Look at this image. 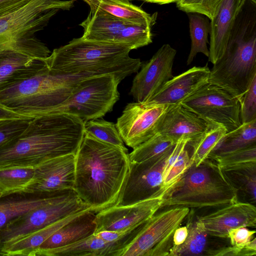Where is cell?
<instances>
[{"label": "cell", "instance_id": "cell-1", "mask_svg": "<svg viewBox=\"0 0 256 256\" xmlns=\"http://www.w3.org/2000/svg\"><path fill=\"white\" fill-rule=\"evenodd\" d=\"M128 152L84 132L76 154L74 190L95 214L115 205L129 172Z\"/></svg>", "mask_w": 256, "mask_h": 256}, {"label": "cell", "instance_id": "cell-2", "mask_svg": "<svg viewBox=\"0 0 256 256\" xmlns=\"http://www.w3.org/2000/svg\"><path fill=\"white\" fill-rule=\"evenodd\" d=\"M84 135V122L66 114L34 118L0 148V168L32 167L53 158L75 154Z\"/></svg>", "mask_w": 256, "mask_h": 256}, {"label": "cell", "instance_id": "cell-3", "mask_svg": "<svg viewBox=\"0 0 256 256\" xmlns=\"http://www.w3.org/2000/svg\"><path fill=\"white\" fill-rule=\"evenodd\" d=\"M131 50L126 44L80 37L54 49L45 62L56 75L84 78L112 74L120 82L142 65L139 58L130 56Z\"/></svg>", "mask_w": 256, "mask_h": 256}, {"label": "cell", "instance_id": "cell-4", "mask_svg": "<svg viewBox=\"0 0 256 256\" xmlns=\"http://www.w3.org/2000/svg\"><path fill=\"white\" fill-rule=\"evenodd\" d=\"M213 64L208 82L240 99L256 76V0H244L225 51Z\"/></svg>", "mask_w": 256, "mask_h": 256}, {"label": "cell", "instance_id": "cell-5", "mask_svg": "<svg viewBox=\"0 0 256 256\" xmlns=\"http://www.w3.org/2000/svg\"><path fill=\"white\" fill-rule=\"evenodd\" d=\"M238 190L208 158L191 166L164 194L163 206L222 207L238 201Z\"/></svg>", "mask_w": 256, "mask_h": 256}, {"label": "cell", "instance_id": "cell-6", "mask_svg": "<svg viewBox=\"0 0 256 256\" xmlns=\"http://www.w3.org/2000/svg\"><path fill=\"white\" fill-rule=\"evenodd\" d=\"M82 78L54 74L46 66L0 90V106L24 118L50 114L68 99Z\"/></svg>", "mask_w": 256, "mask_h": 256}, {"label": "cell", "instance_id": "cell-7", "mask_svg": "<svg viewBox=\"0 0 256 256\" xmlns=\"http://www.w3.org/2000/svg\"><path fill=\"white\" fill-rule=\"evenodd\" d=\"M120 82L112 74L82 78L70 96L50 113L66 114L84 122L103 117L118 100Z\"/></svg>", "mask_w": 256, "mask_h": 256}, {"label": "cell", "instance_id": "cell-8", "mask_svg": "<svg viewBox=\"0 0 256 256\" xmlns=\"http://www.w3.org/2000/svg\"><path fill=\"white\" fill-rule=\"evenodd\" d=\"M47 48L34 36L0 38V91L47 66Z\"/></svg>", "mask_w": 256, "mask_h": 256}, {"label": "cell", "instance_id": "cell-9", "mask_svg": "<svg viewBox=\"0 0 256 256\" xmlns=\"http://www.w3.org/2000/svg\"><path fill=\"white\" fill-rule=\"evenodd\" d=\"M86 210H90V206L79 198L74 190H66L46 204L10 220L0 230V243L12 241Z\"/></svg>", "mask_w": 256, "mask_h": 256}, {"label": "cell", "instance_id": "cell-10", "mask_svg": "<svg viewBox=\"0 0 256 256\" xmlns=\"http://www.w3.org/2000/svg\"><path fill=\"white\" fill-rule=\"evenodd\" d=\"M190 212L188 208L174 206L154 214L145 224L122 256H168L173 234Z\"/></svg>", "mask_w": 256, "mask_h": 256}, {"label": "cell", "instance_id": "cell-11", "mask_svg": "<svg viewBox=\"0 0 256 256\" xmlns=\"http://www.w3.org/2000/svg\"><path fill=\"white\" fill-rule=\"evenodd\" d=\"M180 104L206 121L222 125L227 132L236 129L242 124L238 98L210 82L204 85Z\"/></svg>", "mask_w": 256, "mask_h": 256}, {"label": "cell", "instance_id": "cell-12", "mask_svg": "<svg viewBox=\"0 0 256 256\" xmlns=\"http://www.w3.org/2000/svg\"><path fill=\"white\" fill-rule=\"evenodd\" d=\"M74 0H30L0 18V38L33 36L42 30L60 10H69Z\"/></svg>", "mask_w": 256, "mask_h": 256}, {"label": "cell", "instance_id": "cell-13", "mask_svg": "<svg viewBox=\"0 0 256 256\" xmlns=\"http://www.w3.org/2000/svg\"><path fill=\"white\" fill-rule=\"evenodd\" d=\"M172 150L156 160L140 162H130L126 181L115 205L133 204L164 190L160 189L162 174L166 160Z\"/></svg>", "mask_w": 256, "mask_h": 256}, {"label": "cell", "instance_id": "cell-14", "mask_svg": "<svg viewBox=\"0 0 256 256\" xmlns=\"http://www.w3.org/2000/svg\"><path fill=\"white\" fill-rule=\"evenodd\" d=\"M169 106L128 104L116 124L124 143L134 149L154 135L158 120Z\"/></svg>", "mask_w": 256, "mask_h": 256}, {"label": "cell", "instance_id": "cell-15", "mask_svg": "<svg viewBox=\"0 0 256 256\" xmlns=\"http://www.w3.org/2000/svg\"><path fill=\"white\" fill-rule=\"evenodd\" d=\"M166 190L139 202L126 206L114 205L96 214L95 233L122 232L146 222L162 208Z\"/></svg>", "mask_w": 256, "mask_h": 256}, {"label": "cell", "instance_id": "cell-16", "mask_svg": "<svg viewBox=\"0 0 256 256\" xmlns=\"http://www.w3.org/2000/svg\"><path fill=\"white\" fill-rule=\"evenodd\" d=\"M176 50L163 44L142 68L132 81L130 94L136 102L144 103L156 94L171 78Z\"/></svg>", "mask_w": 256, "mask_h": 256}, {"label": "cell", "instance_id": "cell-17", "mask_svg": "<svg viewBox=\"0 0 256 256\" xmlns=\"http://www.w3.org/2000/svg\"><path fill=\"white\" fill-rule=\"evenodd\" d=\"M75 162L76 154H68L35 164L34 182L26 194L44 196L74 190Z\"/></svg>", "mask_w": 256, "mask_h": 256}, {"label": "cell", "instance_id": "cell-18", "mask_svg": "<svg viewBox=\"0 0 256 256\" xmlns=\"http://www.w3.org/2000/svg\"><path fill=\"white\" fill-rule=\"evenodd\" d=\"M208 235L228 238L230 230L240 226L255 227L256 208L238 200L198 218Z\"/></svg>", "mask_w": 256, "mask_h": 256}, {"label": "cell", "instance_id": "cell-19", "mask_svg": "<svg viewBox=\"0 0 256 256\" xmlns=\"http://www.w3.org/2000/svg\"><path fill=\"white\" fill-rule=\"evenodd\" d=\"M210 74L207 64L204 66H194L173 76L156 94L142 104L146 106L180 104L208 82Z\"/></svg>", "mask_w": 256, "mask_h": 256}, {"label": "cell", "instance_id": "cell-20", "mask_svg": "<svg viewBox=\"0 0 256 256\" xmlns=\"http://www.w3.org/2000/svg\"><path fill=\"white\" fill-rule=\"evenodd\" d=\"M208 124V121L187 110L180 104L170 105L158 120L156 132L176 142L182 138L190 141L202 134Z\"/></svg>", "mask_w": 256, "mask_h": 256}, {"label": "cell", "instance_id": "cell-21", "mask_svg": "<svg viewBox=\"0 0 256 256\" xmlns=\"http://www.w3.org/2000/svg\"><path fill=\"white\" fill-rule=\"evenodd\" d=\"M135 236L130 230L116 241L107 242L94 234L68 246L37 252L34 256H122Z\"/></svg>", "mask_w": 256, "mask_h": 256}, {"label": "cell", "instance_id": "cell-22", "mask_svg": "<svg viewBox=\"0 0 256 256\" xmlns=\"http://www.w3.org/2000/svg\"><path fill=\"white\" fill-rule=\"evenodd\" d=\"M244 0H222L210 22L208 62L215 64L222 56L236 17Z\"/></svg>", "mask_w": 256, "mask_h": 256}, {"label": "cell", "instance_id": "cell-23", "mask_svg": "<svg viewBox=\"0 0 256 256\" xmlns=\"http://www.w3.org/2000/svg\"><path fill=\"white\" fill-rule=\"evenodd\" d=\"M96 214L86 210L56 230L32 254L38 251L59 248L72 244L94 234L96 230Z\"/></svg>", "mask_w": 256, "mask_h": 256}, {"label": "cell", "instance_id": "cell-24", "mask_svg": "<svg viewBox=\"0 0 256 256\" xmlns=\"http://www.w3.org/2000/svg\"><path fill=\"white\" fill-rule=\"evenodd\" d=\"M132 22L115 17L96 8H90L86 18L80 24L84 40L115 42L120 32Z\"/></svg>", "mask_w": 256, "mask_h": 256}, {"label": "cell", "instance_id": "cell-25", "mask_svg": "<svg viewBox=\"0 0 256 256\" xmlns=\"http://www.w3.org/2000/svg\"><path fill=\"white\" fill-rule=\"evenodd\" d=\"M86 210H88L69 216L44 228L24 234L12 241L1 243L0 255L32 256L33 252L54 233Z\"/></svg>", "mask_w": 256, "mask_h": 256}, {"label": "cell", "instance_id": "cell-26", "mask_svg": "<svg viewBox=\"0 0 256 256\" xmlns=\"http://www.w3.org/2000/svg\"><path fill=\"white\" fill-rule=\"evenodd\" d=\"M90 8H96L115 17L142 25L152 27L156 23L158 13L152 15L134 6L130 2L116 0H82Z\"/></svg>", "mask_w": 256, "mask_h": 256}, {"label": "cell", "instance_id": "cell-27", "mask_svg": "<svg viewBox=\"0 0 256 256\" xmlns=\"http://www.w3.org/2000/svg\"><path fill=\"white\" fill-rule=\"evenodd\" d=\"M256 144V119L227 132L208 158L230 153Z\"/></svg>", "mask_w": 256, "mask_h": 256}, {"label": "cell", "instance_id": "cell-28", "mask_svg": "<svg viewBox=\"0 0 256 256\" xmlns=\"http://www.w3.org/2000/svg\"><path fill=\"white\" fill-rule=\"evenodd\" d=\"M226 132L222 125L208 121L205 130L188 143L192 148V164L198 166L208 159Z\"/></svg>", "mask_w": 256, "mask_h": 256}, {"label": "cell", "instance_id": "cell-29", "mask_svg": "<svg viewBox=\"0 0 256 256\" xmlns=\"http://www.w3.org/2000/svg\"><path fill=\"white\" fill-rule=\"evenodd\" d=\"M32 167L0 168V198L16 194H26L34 180Z\"/></svg>", "mask_w": 256, "mask_h": 256}, {"label": "cell", "instance_id": "cell-30", "mask_svg": "<svg viewBox=\"0 0 256 256\" xmlns=\"http://www.w3.org/2000/svg\"><path fill=\"white\" fill-rule=\"evenodd\" d=\"M191 48L187 60V64L193 61L196 55L202 53L208 58L210 52L207 46L208 34L210 32L208 18L198 13H188Z\"/></svg>", "mask_w": 256, "mask_h": 256}, {"label": "cell", "instance_id": "cell-31", "mask_svg": "<svg viewBox=\"0 0 256 256\" xmlns=\"http://www.w3.org/2000/svg\"><path fill=\"white\" fill-rule=\"evenodd\" d=\"M176 142L157 132L128 154L130 161L140 162L158 160L169 152Z\"/></svg>", "mask_w": 256, "mask_h": 256}, {"label": "cell", "instance_id": "cell-32", "mask_svg": "<svg viewBox=\"0 0 256 256\" xmlns=\"http://www.w3.org/2000/svg\"><path fill=\"white\" fill-rule=\"evenodd\" d=\"M186 226L188 234L184 242L178 246L173 244L169 256H201L206 248L208 235L202 223L198 220L190 222Z\"/></svg>", "mask_w": 256, "mask_h": 256}, {"label": "cell", "instance_id": "cell-33", "mask_svg": "<svg viewBox=\"0 0 256 256\" xmlns=\"http://www.w3.org/2000/svg\"><path fill=\"white\" fill-rule=\"evenodd\" d=\"M66 191L34 198L1 201L0 198V230L12 219L46 204Z\"/></svg>", "mask_w": 256, "mask_h": 256}, {"label": "cell", "instance_id": "cell-34", "mask_svg": "<svg viewBox=\"0 0 256 256\" xmlns=\"http://www.w3.org/2000/svg\"><path fill=\"white\" fill-rule=\"evenodd\" d=\"M224 172L256 167V144L222 156H211Z\"/></svg>", "mask_w": 256, "mask_h": 256}, {"label": "cell", "instance_id": "cell-35", "mask_svg": "<svg viewBox=\"0 0 256 256\" xmlns=\"http://www.w3.org/2000/svg\"><path fill=\"white\" fill-rule=\"evenodd\" d=\"M84 132L92 138L128 152L116 124L102 118H96L84 122Z\"/></svg>", "mask_w": 256, "mask_h": 256}, {"label": "cell", "instance_id": "cell-36", "mask_svg": "<svg viewBox=\"0 0 256 256\" xmlns=\"http://www.w3.org/2000/svg\"><path fill=\"white\" fill-rule=\"evenodd\" d=\"M151 28L146 25L130 24L120 32L114 42L128 45L132 50L147 46L152 42Z\"/></svg>", "mask_w": 256, "mask_h": 256}, {"label": "cell", "instance_id": "cell-37", "mask_svg": "<svg viewBox=\"0 0 256 256\" xmlns=\"http://www.w3.org/2000/svg\"><path fill=\"white\" fill-rule=\"evenodd\" d=\"M222 0H178L177 8L187 14L198 13L210 20L216 15Z\"/></svg>", "mask_w": 256, "mask_h": 256}, {"label": "cell", "instance_id": "cell-38", "mask_svg": "<svg viewBox=\"0 0 256 256\" xmlns=\"http://www.w3.org/2000/svg\"><path fill=\"white\" fill-rule=\"evenodd\" d=\"M192 164L190 155L186 147L163 178L160 189L169 190Z\"/></svg>", "mask_w": 256, "mask_h": 256}, {"label": "cell", "instance_id": "cell-39", "mask_svg": "<svg viewBox=\"0 0 256 256\" xmlns=\"http://www.w3.org/2000/svg\"><path fill=\"white\" fill-rule=\"evenodd\" d=\"M242 124L256 119V76L248 89L239 99Z\"/></svg>", "mask_w": 256, "mask_h": 256}, {"label": "cell", "instance_id": "cell-40", "mask_svg": "<svg viewBox=\"0 0 256 256\" xmlns=\"http://www.w3.org/2000/svg\"><path fill=\"white\" fill-rule=\"evenodd\" d=\"M32 118L0 120V148L21 133Z\"/></svg>", "mask_w": 256, "mask_h": 256}, {"label": "cell", "instance_id": "cell-41", "mask_svg": "<svg viewBox=\"0 0 256 256\" xmlns=\"http://www.w3.org/2000/svg\"><path fill=\"white\" fill-rule=\"evenodd\" d=\"M256 232L245 226H240L230 230L228 238L230 239L232 246L244 249L250 241Z\"/></svg>", "mask_w": 256, "mask_h": 256}, {"label": "cell", "instance_id": "cell-42", "mask_svg": "<svg viewBox=\"0 0 256 256\" xmlns=\"http://www.w3.org/2000/svg\"><path fill=\"white\" fill-rule=\"evenodd\" d=\"M206 255L208 256H254L256 253L248 250L245 248L244 249H240L236 246H231L217 249H210L206 250Z\"/></svg>", "mask_w": 256, "mask_h": 256}, {"label": "cell", "instance_id": "cell-43", "mask_svg": "<svg viewBox=\"0 0 256 256\" xmlns=\"http://www.w3.org/2000/svg\"><path fill=\"white\" fill-rule=\"evenodd\" d=\"M30 0H0V18L26 4Z\"/></svg>", "mask_w": 256, "mask_h": 256}, {"label": "cell", "instance_id": "cell-44", "mask_svg": "<svg viewBox=\"0 0 256 256\" xmlns=\"http://www.w3.org/2000/svg\"><path fill=\"white\" fill-rule=\"evenodd\" d=\"M188 234V229L186 226L178 228L173 234V244L178 246L182 244L186 240Z\"/></svg>", "mask_w": 256, "mask_h": 256}, {"label": "cell", "instance_id": "cell-45", "mask_svg": "<svg viewBox=\"0 0 256 256\" xmlns=\"http://www.w3.org/2000/svg\"><path fill=\"white\" fill-rule=\"evenodd\" d=\"M26 118L0 106V120Z\"/></svg>", "mask_w": 256, "mask_h": 256}, {"label": "cell", "instance_id": "cell-46", "mask_svg": "<svg viewBox=\"0 0 256 256\" xmlns=\"http://www.w3.org/2000/svg\"><path fill=\"white\" fill-rule=\"evenodd\" d=\"M146 2L158 4H168L176 2L178 0H142Z\"/></svg>", "mask_w": 256, "mask_h": 256}, {"label": "cell", "instance_id": "cell-47", "mask_svg": "<svg viewBox=\"0 0 256 256\" xmlns=\"http://www.w3.org/2000/svg\"><path fill=\"white\" fill-rule=\"evenodd\" d=\"M118 0V1H122V2H130L134 0Z\"/></svg>", "mask_w": 256, "mask_h": 256}, {"label": "cell", "instance_id": "cell-48", "mask_svg": "<svg viewBox=\"0 0 256 256\" xmlns=\"http://www.w3.org/2000/svg\"></svg>", "mask_w": 256, "mask_h": 256}]
</instances>
